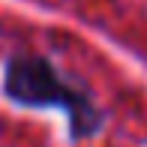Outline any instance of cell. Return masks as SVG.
Listing matches in <instances>:
<instances>
[{
  "label": "cell",
  "instance_id": "1",
  "mask_svg": "<svg viewBox=\"0 0 147 147\" xmlns=\"http://www.w3.org/2000/svg\"><path fill=\"white\" fill-rule=\"evenodd\" d=\"M6 93L24 105H57L72 120L78 135L93 132L99 114L90 96L78 84L66 81L63 75L39 54H15L6 63Z\"/></svg>",
  "mask_w": 147,
  "mask_h": 147
}]
</instances>
